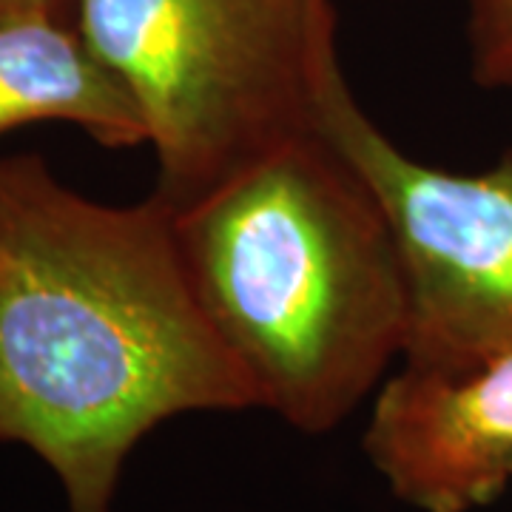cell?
I'll list each match as a JSON object with an SVG mask.
<instances>
[{"mask_svg":"<svg viewBox=\"0 0 512 512\" xmlns=\"http://www.w3.org/2000/svg\"><path fill=\"white\" fill-rule=\"evenodd\" d=\"M362 447L413 510L490 507L512 484V350L461 367L404 365L379 387Z\"/></svg>","mask_w":512,"mask_h":512,"instance_id":"cell-5","label":"cell"},{"mask_svg":"<svg viewBox=\"0 0 512 512\" xmlns=\"http://www.w3.org/2000/svg\"><path fill=\"white\" fill-rule=\"evenodd\" d=\"M248 407L256 387L202 308L171 208L103 205L37 157L0 160V444L35 450L69 512H111L157 424Z\"/></svg>","mask_w":512,"mask_h":512,"instance_id":"cell-1","label":"cell"},{"mask_svg":"<svg viewBox=\"0 0 512 512\" xmlns=\"http://www.w3.org/2000/svg\"><path fill=\"white\" fill-rule=\"evenodd\" d=\"M322 131L373 185L399 239L404 365L461 367L512 350V148L478 174L419 163L359 109L348 83L330 97Z\"/></svg>","mask_w":512,"mask_h":512,"instance_id":"cell-4","label":"cell"},{"mask_svg":"<svg viewBox=\"0 0 512 512\" xmlns=\"http://www.w3.org/2000/svg\"><path fill=\"white\" fill-rule=\"evenodd\" d=\"M191 282L259 407L328 433L402 356L410 296L379 194L319 128L171 211Z\"/></svg>","mask_w":512,"mask_h":512,"instance_id":"cell-2","label":"cell"},{"mask_svg":"<svg viewBox=\"0 0 512 512\" xmlns=\"http://www.w3.org/2000/svg\"><path fill=\"white\" fill-rule=\"evenodd\" d=\"M74 23L143 114L171 211L319 131L348 83L330 0H77Z\"/></svg>","mask_w":512,"mask_h":512,"instance_id":"cell-3","label":"cell"},{"mask_svg":"<svg viewBox=\"0 0 512 512\" xmlns=\"http://www.w3.org/2000/svg\"><path fill=\"white\" fill-rule=\"evenodd\" d=\"M473 77L484 89H512V0H464Z\"/></svg>","mask_w":512,"mask_h":512,"instance_id":"cell-7","label":"cell"},{"mask_svg":"<svg viewBox=\"0 0 512 512\" xmlns=\"http://www.w3.org/2000/svg\"><path fill=\"white\" fill-rule=\"evenodd\" d=\"M63 120L109 148L148 143L123 80L94 55L77 23L52 15H0V134Z\"/></svg>","mask_w":512,"mask_h":512,"instance_id":"cell-6","label":"cell"},{"mask_svg":"<svg viewBox=\"0 0 512 512\" xmlns=\"http://www.w3.org/2000/svg\"><path fill=\"white\" fill-rule=\"evenodd\" d=\"M52 15L60 20H72L77 12V0H0V15Z\"/></svg>","mask_w":512,"mask_h":512,"instance_id":"cell-8","label":"cell"}]
</instances>
